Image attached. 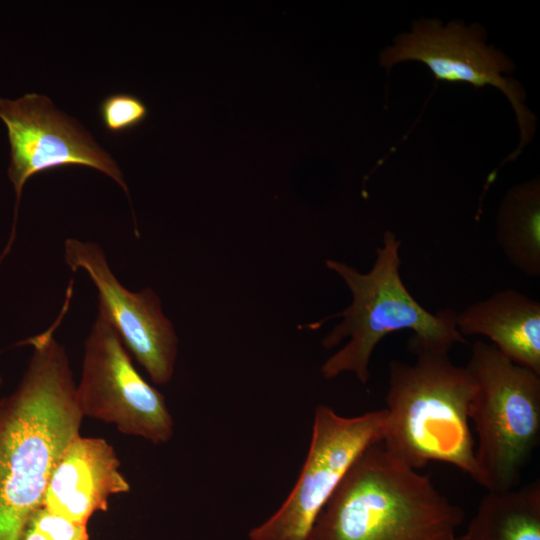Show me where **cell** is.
Here are the masks:
<instances>
[{"instance_id": "obj_1", "label": "cell", "mask_w": 540, "mask_h": 540, "mask_svg": "<svg viewBox=\"0 0 540 540\" xmlns=\"http://www.w3.org/2000/svg\"><path fill=\"white\" fill-rule=\"evenodd\" d=\"M61 319L25 341L33 348L28 366L16 390L0 399V540H19L55 464L80 434L69 357L53 334Z\"/></svg>"}, {"instance_id": "obj_2", "label": "cell", "mask_w": 540, "mask_h": 540, "mask_svg": "<svg viewBox=\"0 0 540 540\" xmlns=\"http://www.w3.org/2000/svg\"><path fill=\"white\" fill-rule=\"evenodd\" d=\"M413 363H389L385 422L381 443L397 461L421 469L431 461L457 467L478 483L469 409L476 385L466 367L448 353L411 338Z\"/></svg>"}, {"instance_id": "obj_3", "label": "cell", "mask_w": 540, "mask_h": 540, "mask_svg": "<svg viewBox=\"0 0 540 540\" xmlns=\"http://www.w3.org/2000/svg\"><path fill=\"white\" fill-rule=\"evenodd\" d=\"M463 521L462 508L429 475L394 459L379 441L348 470L309 540H459Z\"/></svg>"}, {"instance_id": "obj_4", "label": "cell", "mask_w": 540, "mask_h": 540, "mask_svg": "<svg viewBox=\"0 0 540 540\" xmlns=\"http://www.w3.org/2000/svg\"><path fill=\"white\" fill-rule=\"evenodd\" d=\"M400 246L397 236L386 231L368 273L336 260L325 261L327 268L337 273L349 288L352 302L345 310L309 326L318 328L331 318L341 317L342 321L321 344L325 349H332L349 338L344 347L322 365L324 378L332 379L341 373L352 372L366 384L376 345L386 335L400 330H411L410 338L444 352H449L455 343H466L456 327L455 311L441 309L433 314L410 294L400 275Z\"/></svg>"}, {"instance_id": "obj_5", "label": "cell", "mask_w": 540, "mask_h": 540, "mask_svg": "<svg viewBox=\"0 0 540 540\" xmlns=\"http://www.w3.org/2000/svg\"><path fill=\"white\" fill-rule=\"evenodd\" d=\"M467 370L476 390L469 409L478 444V484L488 491L517 487L540 437V375L477 341Z\"/></svg>"}, {"instance_id": "obj_6", "label": "cell", "mask_w": 540, "mask_h": 540, "mask_svg": "<svg viewBox=\"0 0 540 540\" xmlns=\"http://www.w3.org/2000/svg\"><path fill=\"white\" fill-rule=\"evenodd\" d=\"M385 409L346 417L327 405L315 409L308 453L286 500L252 528L250 540H309L313 525L348 470L382 440Z\"/></svg>"}, {"instance_id": "obj_7", "label": "cell", "mask_w": 540, "mask_h": 540, "mask_svg": "<svg viewBox=\"0 0 540 540\" xmlns=\"http://www.w3.org/2000/svg\"><path fill=\"white\" fill-rule=\"evenodd\" d=\"M76 402L83 417L113 424L152 444L168 442L174 421L165 397L134 367L117 331L98 310L84 343Z\"/></svg>"}, {"instance_id": "obj_8", "label": "cell", "mask_w": 540, "mask_h": 540, "mask_svg": "<svg viewBox=\"0 0 540 540\" xmlns=\"http://www.w3.org/2000/svg\"><path fill=\"white\" fill-rule=\"evenodd\" d=\"M486 40V32L478 24L451 21L444 25L436 19H421L384 49L380 63L390 69L403 61H419L437 80L498 88L511 103L520 129V144L512 159L531 140L535 117L525 105L520 83L505 76L513 71L512 62Z\"/></svg>"}, {"instance_id": "obj_9", "label": "cell", "mask_w": 540, "mask_h": 540, "mask_svg": "<svg viewBox=\"0 0 540 540\" xmlns=\"http://www.w3.org/2000/svg\"><path fill=\"white\" fill-rule=\"evenodd\" d=\"M0 118L7 128L11 157L8 176L16 193L12 233L0 260L15 238L22 190L33 175L64 166H85L111 177L129 195L115 160L80 123L56 109L47 96L28 93L16 100L0 97Z\"/></svg>"}, {"instance_id": "obj_10", "label": "cell", "mask_w": 540, "mask_h": 540, "mask_svg": "<svg viewBox=\"0 0 540 540\" xmlns=\"http://www.w3.org/2000/svg\"><path fill=\"white\" fill-rule=\"evenodd\" d=\"M64 259L73 272L81 269L88 274L97 289L98 310L151 380L158 385L169 383L174 374L178 338L162 311L158 295L151 288L138 292L125 288L97 243L68 238Z\"/></svg>"}, {"instance_id": "obj_11", "label": "cell", "mask_w": 540, "mask_h": 540, "mask_svg": "<svg viewBox=\"0 0 540 540\" xmlns=\"http://www.w3.org/2000/svg\"><path fill=\"white\" fill-rule=\"evenodd\" d=\"M129 491L130 484L120 471L113 446L104 438L78 434L52 470L42 507L86 526L95 512L108 510L111 496Z\"/></svg>"}, {"instance_id": "obj_12", "label": "cell", "mask_w": 540, "mask_h": 540, "mask_svg": "<svg viewBox=\"0 0 540 540\" xmlns=\"http://www.w3.org/2000/svg\"><path fill=\"white\" fill-rule=\"evenodd\" d=\"M460 334L482 335L512 362L540 375V303L514 289L493 293L456 314Z\"/></svg>"}, {"instance_id": "obj_13", "label": "cell", "mask_w": 540, "mask_h": 540, "mask_svg": "<svg viewBox=\"0 0 540 540\" xmlns=\"http://www.w3.org/2000/svg\"><path fill=\"white\" fill-rule=\"evenodd\" d=\"M459 540H540V482L488 491Z\"/></svg>"}, {"instance_id": "obj_14", "label": "cell", "mask_w": 540, "mask_h": 540, "mask_svg": "<svg viewBox=\"0 0 540 540\" xmlns=\"http://www.w3.org/2000/svg\"><path fill=\"white\" fill-rule=\"evenodd\" d=\"M497 242L507 260L529 277L540 275V184L538 179L511 188L496 217Z\"/></svg>"}, {"instance_id": "obj_15", "label": "cell", "mask_w": 540, "mask_h": 540, "mask_svg": "<svg viewBox=\"0 0 540 540\" xmlns=\"http://www.w3.org/2000/svg\"><path fill=\"white\" fill-rule=\"evenodd\" d=\"M99 116L105 130L120 134L136 128L148 116V108L139 97L119 92L106 96L99 104Z\"/></svg>"}, {"instance_id": "obj_16", "label": "cell", "mask_w": 540, "mask_h": 540, "mask_svg": "<svg viewBox=\"0 0 540 540\" xmlns=\"http://www.w3.org/2000/svg\"><path fill=\"white\" fill-rule=\"evenodd\" d=\"M19 540H89L85 525L52 514L44 507L27 520Z\"/></svg>"}, {"instance_id": "obj_17", "label": "cell", "mask_w": 540, "mask_h": 540, "mask_svg": "<svg viewBox=\"0 0 540 540\" xmlns=\"http://www.w3.org/2000/svg\"><path fill=\"white\" fill-rule=\"evenodd\" d=\"M1 383H2V377H1V374H0V386H1Z\"/></svg>"}]
</instances>
